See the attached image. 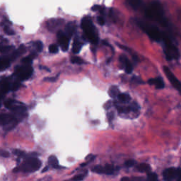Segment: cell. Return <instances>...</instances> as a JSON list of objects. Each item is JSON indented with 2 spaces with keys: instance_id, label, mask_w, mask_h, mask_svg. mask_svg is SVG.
I'll use <instances>...</instances> for the list:
<instances>
[{
  "instance_id": "6da1fadb",
  "label": "cell",
  "mask_w": 181,
  "mask_h": 181,
  "mask_svg": "<svg viewBox=\"0 0 181 181\" xmlns=\"http://www.w3.org/2000/svg\"><path fill=\"white\" fill-rule=\"evenodd\" d=\"M145 16L149 19L159 23L163 26H168V23L164 16L162 4L158 1H153L145 9Z\"/></svg>"
},
{
  "instance_id": "7a4b0ae2",
  "label": "cell",
  "mask_w": 181,
  "mask_h": 181,
  "mask_svg": "<svg viewBox=\"0 0 181 181\" xmlns=\"http://www.w3.org/2000/svg\"><path fill=\"white\" fill-rule=\"evenodd\" d=\"M161 42L164 43V52L167 60L171 61L180 58V54L179 50L174 44L170 36L165 32Z\"/></svg>"
},
{
  "instance_id": "3957f363",
  "label": "cell",
  "mask_w": 181,
  "mask_h": 181,
  "mask_svg": "<svg viewBox=\"0 0 181 181\" xmlns=\"http://www.w3.org/2000/svg\"><path fill=\"white\" fill-rule=\"evenodd\" d=\"M136 23L139 28L149 36L151 40L156 41V42H161L164 35V32L160 31L154 25L149 24L144 21L136 20Z\"/></svg>"
},
{
  "instance_id": "277c9868",
  "label": "cell",
  "mask_w": 181,
  "mask_h": 181,
  "mask_svg": "<svg viewBox=\"0 0 181 181\" xmlns=\"http://www.w3.org/2000/svg\"><path fill=\"white\" fill-rule=\"evenodd\" d=\"M81 28L86 38L91 43L96 45L98 43V36L92 21L89 17H84L81 20Z\"/></svg>"
},
{
  "instance_id": "5b68a950",
  "label": "cell",
  "mask_w": 181,
  "mask_h": 181,
  "mask_svg": "<svg viewBox=\"0 0 181 181\" xmlns=\"http://www.w3.org/2000/svg\"><path fill=\"white\" fill-rule=\"evenodd\" d=\"M41 167V162L37 158H30L25 161L19 166V168L16 169L15 171H20L25 173H31L36 171L40 169Z\"/></svg>"
},
{
  "instance_id": "8992f818",
  "label": "cell",
  "mask_w": 181,
  "mask_h": 181,
  "mask_svg": "<svg viewBox=\"0 0 181 181\" xmlns=\"http://www.w3.org/2000/svg\"><path fill=\"white\" fill-rule=\"evenodd\" d=\"M33 71V68L30 66V65H24V66H21V67L17 68L15 74L21 81H24L31 77Z\"/></svg>"
},
{
  "instance_id": "52a82bcc",
  "label": "cell",
  "mask_w": 181,
  "mask_h": 181,
  "mask_svg": "<svg viewBox=\"0 0 181 181\" xmlns=\"http://www.w3.org/2000/svg\"><path fill=\"white\" fill-rule=\"evenodd\" d=\"M164 72L172 85L173 86L176 90L179 91L181 94V82L175 77V75L173 74V73L171 72L170 69L168 67H164Z\"/></svg>"
},
{
  "instance_id": "ba28073f",
  "label": "cell",
  "mask_w": 181,
  "mask_h": 181,
  "mask_svg": "<svg viewBox=\"0 0 181 181\" xmlns=\"http://www.w3.org/2000/svg\"><path fill=\"white\" fill-rule=\"evenodd\" d=\"M57 40L62 50L63 51H67L70 46V37L65 32L59 31L57 33Z\"/></svg>"
},
{
  "instance_id": "9c48e42d",
  "label": "cell",
  "mask_w": 181,
  "mask_h": 181,
  "mask_svg": "<svg viewBox=\"0 0 181 181\" xmlns=\"http://www.w3.org/2000/svg\"><path fill=\"white\" fill-rule=\"evenodd\" d=\"M93 171L96 172L97 173L100 174H106V175H112L114 173L115 168L111 164H107L105 166H96L94 168L92 169Z\"/></svg>"
},
{
  "instance_id": "30bf717a",
  "label": "cell",
  "mask_w": 181,
  "mask_h": 181,
  "mask_svg": "<svg viewBox=\"0 0 181 181\" xmlns=\"http://www.w3.org/2000/svg\"><path fill=\"white\" fill-rule=\"evenodd\" d=\"M178 169L175 168H169L166 169L163 173L164 181H173L177 177Z\"/></svg>"
},
{
  "instance_id": "8fae6325",
  "label": "cell",
  "mask_w": 181,
  "mask_h": 181,
  "mask_svg": "<svg viewBox=\"0 0 181 181\" xmlns=\"http://www.w3.org/2000/svg\"><path fill=\"white\" fill-rule=\"evenodd\" d=\"M17 120L15 116L11 114H0V125H9L17 123Z\"/></svg>"
},
{
  "instance_id": "7c38bea8",
  "label": "cell",
  "mask_w": 181,
  "mask_h": 181,
  "mask_svg": "<svg viewBox=\"0 0 181 181\" xmlns=\"http://www.w3.org/2000/svg\"><path fill=\"white\" fill-rule=\"evenodd\" d=\"M120 62L123 65V67H124L125 72L127 74H131L132 71H133V66H132V63L130 62L129 59L125 55H121L120 57Z\"/></svg>"
},
{
  "instance_id": "4fadbf2b",
  "label": "cell",
  "mask_w": 181,
  "mask_h": 181,
  "mask_svg": "<svg viewBox=\"0 0 181 181\" xmlns=\"http://www.w3.org/2000/svg\"><path fill=\"white\" fill-rule=\"evenodd\" d=\"M147 83L150 85L154 86L156 88L158 89H162L164 88V81L161 77H156L153 78L148 80Z\"/></svg>"
},
{
  "instance_id": "5bb4252c",
  "label": "cell",
  "mask_w": 181,
  "mask_h": 181,
  "mask_svg": "<svg viewBox=\"0 0 181 181\" xmlns=\"http://www.w3.org/2000/svg\"><path fill=\"white\" fill-rule=\"evenodd\" d=\"M11 89V84L7 79L2 80L0 83V91L5 94L6 92L10 91Z\"/></svg>"
},
{
  "instance_id": "9a60e30c",
  "label": "cell",
  "mask_w": 181,
  "mask_h": 181,
  "mask_svg": "<svg viewBox=\"0 0 181 181\" xmlns=\"http://www.w3.org/2000/svg\"><path fill=\"white\" fill-rule=\"evenodd\" d=\"M76 32V24L74 22H69L66 26L65 33L69 37H72Z\"/></svg>"
},
{
  "instance_id": "2e32d148",
  "label": "cell",
  "mask_w": 181,
  "mask_h": 181,
  "mask_svg": "<svg viewBox=\"0 0 181 181\" xmlns=\"http://www.w3.org/2000/svg\"><path fill=\"white\" fill-rule=\"evenodd\" d=\"M11 61L9 57H0V70H4L10 66Z\"/></svg>"
},
{
  "instance_id": "e0dca14e",
  "label": "cell",
  "mask_w": 181,
  "mask_h": 181,
  "mask_svg": "<svg viewBox=\"0 0 181 181\" xmlns=\"http://www.w3.org/2000/svg\"><path fill=\"white\" fill-rule=\"evenodd\" d=\"M137 169L138 170V171L141 172V173H149L150 172H152V168H151L150 165L145 164V163L137 165Z\"/></svg>"
},
{
  "instance_id": "ac0fdd59",
  "label": "cell",
  "mask_w": 181,
  "mask_h": 181,
  "mask_svg": "<svg viewBox=\"0 0 181 181\" xmlns=\"http://www.w3.org/2000/svg\"><path fill=\"white\" fill-rule=\"evenodd\" d=\"M130 7L134 10H137L140 7L142 3V0H126Z\"/></svg>"
},
{
  "instance_id": "d6986e66",
  "label": "cell",
  "mask_w": 181,
  "mask_h": 181,
  "mask_svg": "<svg viewBox=\"0 0 181 181\" xmlns=\"http://www.w3.org/2000/svg\"><path fill=\"white\" fill-rule=\"evenodd\" d=\"M81 48H82V43H81V41H80L79 39L76 38L72 45V52L75 54H77L80 52V50H81Z\"/></svg>"
},
{
  "instance_id": "ffe728a7",
  "label": "cell",
  "mask_w": 181,
  "mask_h": 181,
  "mask_svg": "<svg viewBox=\"0 0 181 181\" xmlns=\"http://www.w3.org/2000/svg\"><path fill=\"white\" fill-rule=\"evenodd\" d=\"M10 110L16 112V113H23V112H25L26 111V107L23 105L16 104V103L14 102V104L11 106Z\"/></svg>"
},
{
  "instance_id": "44dd1931",
  "label": "cell",
  "mask_w": 181,
  "mask_h": 181,
  "mask_svg": "<svg viewBox=\"0 0 181 181\" xmlns=\"http://www.w3.org/2000/svg\"><path fill=\"white\" fill-rule=\"evenodd\" d=\"M118 98L120 102L123 103V104L129 103L130 100H131V97L127 93H119V95L118 96Z\"/></svg>"
},
{
  "instance_id": "7402d4cb",
  "label": "cell",
  "mask_w": 181,
  "mask_h": 181,
  "mask_svg": "<svg viewBox=\"0 0 181 181\" xmlns=\"http://www.w3.org/2000/svg\"><path fill=\"white\" fill-rule=\"evenodd\" d=\"M109 95L111 98H116L118 97V96L119 95V89L117 86H111L109 89Z\"/></svg>"
},
{
  "instance_id": "603a6c76",
  "label": "cell",
  "mask_w": 181,
  "mask_h": 181,
  "mask_svg": "<svg viewBox=\"0 0 181 181\" xmlns=\"http://www.w3.org/2000/svg\"><path fill=\"white\" fill-rule=\"evenodd\" d=\"M48 162H49V164L51 165L53 168H59L58 160H57V159L55 156H50L49 159H48Z\"/></svg>"
},
{
  "instance_id": "cb8c5ba5",
  "label": "cell",
  "mask_w": 181,
  "mask_h": 181,
  "mask_svg": "<svg viewBox=\"0 0 181 181\" xmlns=\"http://www.w3.org/2000/svg\"><path fill=\"white\" fill-rule=\"evenodd\" d=\"M12 48H13L12 46L5 45L4 44V43H1V44H0V52L3 54L7 53V52L11 51Z\"/></svg>"
},
{
  "instance_id": "d4e9b609",
  "label": "cell",
  "mask_w": 181,
  "mask_h": 181,
  "mask_svg": "<svg viewBox=\"0 0 181 181\" xmlns=\"http://www.w3.org/2000/svg\"><path fill=\"white\" fill-rule=\"evenodd\" d=\"M147 180L148 181H159V179H158V176L155 173H153V172H150L149 173H148Z\"/></svg>"
},
{
  "instance_id": "484cf974",
  "label": "cell",
  "mask_w": 181,
  "mask_h": 181,
  "mask_svg": "<svg viewBox=\"0 0 181 181\" xmlns=\"http://www.w3.org/2000/svg\"><path fill=\"white\" fill-rule=\"evenodd\" d=\"M25 51V48L24 46H21L20 47L19 49H18L17 50H16V51L13 52V54L12 55V57H14V58H16V57H19L20 55L23 54Z\"/></svg>"
},
{
  "instance_id": "4316f807",
  "label": "cell",
  "mask_w": 181,
  "mask_h": 181,
  "mask_svg": "<svg viewBox=\"0 0 181 181\" xmlns=\"http://www.w3.org/2000/svg\"><path fill=\"white\" fill-rule=\"evenodd\" d=\"M33 55H29L26 57H24V58L22 59V62L24 63V65H31L32 63V61H33Z\"/></svg>"
},
{
  "instance_id": "83f0119b",
  "label": "cell",
  "mask_w": 181,
  "mask_h": 181,
  "mask_svg": "<svg viewBox=\"0 0 181 181\" xmlns=\"http://www.w3.org/2000/svg\"><path fill=\"white\" fill-rule=\"evenodd\" d=\"M49 51L50 53H57L59 51V48L55 44H52L49 46Z\"/></svg>"
},
{
  "instance_id": "f1b7e54d",
  "label": "cell",
  "mask_w": 181,
  "mask_h": 181,
  "mask_svg": "<svg viewBox=\"0 0 181 181\" xmlns=\"http://www.w3.org/2000/svg\"><path fill=\"white\" fill-rule=\"evenodd\" d=\"M71 62L73 64H77V65H81L83 63V60L79 57H73L71 59Z\"/></svg>"
},
{
  "instance_id": "f546056e",
  "label": "cell",
  "mask_w": 181,
  "mask_h": 181,
  "mask_svg": "<svg viewBox=\"0 0 181 181\" xmlns=\"http://www.w3.org/2000/svg\"><path fill=\"white\" fill-rule=\"evenodd\" d=\"M142 179L141 178H136V177H132V178H127V177H123L121 181H141Z\"/></svg>"
},
{
  "instance_id": "4dcf8cb0",
  "label": "cell",
  "mask_w": 181,
  "mask_h": 181,
  "mask_svg": "<svg viewBox=\"0 0 181 181\" xmlns=\"http://www.w3.org/2000/svg\"><path fill=\"white\" fill-rule=\"evenodd\" d=\"M34 46H35L36 50H37L38 52H40L43 48V45L42 42H40V41H36V43H34Z\"/></svg>"
},
{
  "instance_id": "1f68e13d",
  "label": "cell",
  "mask_w": 181,
  "mask_h": 181,
  "mask_svg": "<svg viewBox=\"0 0 181 181\" xmlns=\"http://www.w3.org/2000/svg\"><path fill=\"white\" fill-rule=\"evenodd\" d=\"M135 164H136V161H134L133 159H129L127 160V161L125 163V166L126 167H127V168H130V167H132L134 166Z\"/></svg>"
},
{
  "instance_id": "d6a6232c",
  "label": "cell",
  "mask_w": 181,
  "mask_h": 181,
  "mask_svg": "<svg viewBox=\"0 0 181 181\" xmlns=\"http://www.w3.org/2000/svg\"><path fill=\"white\" fill-rule=\"evenodd\" d=\"M86 175V173H85L84 175V174H79V175H77L76 176H74V178H73V180L74 181H81L85 177V175Z\"/></svg>"
},
{
  "instance_id": "836d02e7",
  "label": "cell",
  "mask_w": 181,
  "mask_h": 181,
  "mask_svg": "<svg viewBox=\"0 0 181 181\" xmlns=\"http://www.w3.org/2000/svg\"><path fill=\"white\" fill-rule=\"evenodd\" d=\"M20 87V83L19 82H14V83L11 84V90L12 91H17L18 89H19Z\"/></svg>"
},
{
  "instance_id": "e575fe53",
  "label": "cell",
  "mask_w": 181,
  "mask_h": 181,
  "mask_svg": "<svg viewBox=\"0 0 181 181\" xmlns=\"http://www.w3.org/2000/svg\"><path fill=\"white\" fill-rule=\"evenodd\" d=\"M4 32H5L6 34H8V35H13V34L15 33L14 31H12L10 28H9L8 26L4 27Z\"/></svg>"
},
{
  "instance_id": "d590c367",
  "label": "cell",
  "mask_w": 181,
  "mask_h": 181,
  "mask_svg": "<svg viewBox=\"0 0 181 181\" xmlns=\"http://www.w3.org/2000/svg\"><path fill=\"white\" fill-rule=\"evenodd\" d=\"M97 21H98V23L100 25V26H104V25L105 24V19H104V17H98V19H97Z\"/></svg>"
},
{
  "instance_id": "8d00e7d4",
  "label": "cell",
  "mask_w": 181,
  "mask_h": 181,
  "mask_svg": "<svg viewBox=\"0 0 181 181\" xmlns=\"http://www.w3.org/2000/svg\"><path fill=\"white\" fill-rule=\"evenodd\" d=\"M132 80L134 82V83H137V84H141V83H142V81H141V79L138 77H134L133 78H132Z\"/></svg>"
},
{
  "instance_id": "74e56055",
  "label": "cell",
  "mask_w": 181,
  "mask_h": 181,
  "mask_svg": "<svg viewBox=\"0 0 181 181\" xmlns=\"http://www.w3.org/2000/svg\"><path fill=\"white\" fill-rule=\"evenodd\" d=\"M13 153H15L16 155L19 156H23L24 155V152L21 150H15L14 152H13Z\"/></svg>"
},
{
  "instance_id": "f35d334b",
  "label": "cell",
  "mask_w": 181,
  "mask_h": 181,
  "mask_svg": "<svg viewBox=\"0 0 181 181\" xmlns=\"http://www.w3.org/2000/svg\"><path fill=\"white\" fill-rule=\"evenodd\" d=\"M177 181H181V168L178 169V173H177Z\"/></svg>"
},
{
  "instance_id": "ab89813d",
  "label": "cell",
  "mask_w": 181,
  "mask_h": 181,
  "mask_svg": "<svg viewBox=\"0 0 181 181\" xmlns=\"http://www.w3.org/2000/svg\"><path fill=\"white\" fill-rule=\"evenodd\" d=\"M114 118V113H113V112H111V113H110L108 114V119H109V121H111L112 120H113Z\"/></svg>"
},
{
  "instance_id": "60d3db41",
  "label": "cell",
  "mask_w": 181,
  "mask_h": 181,
  "mask_svg": "<svg viewBox=\"0 0 181 181\" xmlns=\"http://www.w3.org/2000/svg\"><path fill=\"white\" fill-rule=\"evenodd\" d=\"M1 154H2V156H4V157H8V156H9V153L8 152H2Z\"/></svg>"
},
{
  "instance_id": "b9f144b4",
  "label": "cell",
  "mask_w": 181,
  "mask_h": 181,
  "mask_svg": "<svg viewBox=\"0 0 181 181\" xmlns=\"http://www.w3.org/2000/svg\"><path fill=\"white\" fill-rule=\"evenodd\" d=\"M93 159H94V156H93V155H89V156H88L86 157V160H88V161H91V160H93Z\"/></svg>"
},
{
  "instance_id": "7bdbcfd3",
  "label": "cell",
  "mask_w": 181,
  "mask_h": 181,
  "mask_svg": "<svg viewBox=\"0 0 181 181\" xmlns=\"http://www.w3.org/2000/svg\"><path fill=\"white\" fill-rule=\"evenodd\" d=\"M47 168H47V166H46V168H45L44 169V170H43V172H45V171H47Z\"/></svg>"
},
{
  "instance_id": "ee69618b",
  "label": "cell",
  "mask_w": 181,
  "mask_h": 181,
  "mask_svg": "<svg viewBox=\"0 0 181 181\" xmlns=\"http://www.w3.org/2000/svg\"><path fill=\"white\" fill-rule=\"evenodd\" d=\"M47 79L48 80V81H50V80H51V79ZM52 80H55V79H54L53 78V79H52Z\"/></svg>"
},
{
  "instance_id": "f6af8a7d",
  "label": "cell",
  "mask_w": 181,
  "mask_h": 181,
  "mask_svg": "<svg viewBox=\"0 0 181 181\" xmlns=\"http://www.w3.org/2000/svg\"><path fill=\"white\" fill-rule=\"evenodd\" d=\"M2 106V103H1V100H0V107Z\"/></svg>"
}]
</instances>
